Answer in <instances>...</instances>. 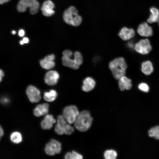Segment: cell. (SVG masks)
<instances>
[{
	"instance_id": "1",
	"label": "cell",
	"mask_w": 159,
	"mask_h": 159,
	"mask_svg": "<svg viewBox=\"0 0 159 159\" xmlns=\"http://www.w3.org/2000/svg\"><path fill=\"white\" fill-rule=\"evenodd\" d=\"M93 121L90 112L83 110L80 112L74 124V127L78 130L85 132L91 126Z\"/></svg>"
},
{
	"instance_id": "2",
	"label": "cell",
	"mask_w": 159,
	"mask_h": 159,
	"mask_svg": "<svg viewBox=\"0 0 159 159\" xmlns=\"http://www.w3.org/2000/svg\"><path fill=\"white\" fill-rule=\"evenodd\" d=\"M109 67L114 78L118 80L125 75L127 65L124 58L120 57L111 61L109 63Z\"/></svg>"
},
{
	"instance_id": "3",
	"label": "cell",
	"mask_w": 159,
	"mask_h": 159,
	"mask_svg": "<svg viewBox=\"0 0 159 159\" xmlns=\"http://www.w3.org/2000/svg\"><path fill=\"white\" fill-rule=\"evenodd\" d=\"M63 18L66 23L74 26H79L82 21V17L78 14L77 9L73 6H70L64 11Z\"/></svg>"
},
{
	"instance_id": "4",
	"label": "cell",
	"mask_w": 159,
	"mask_h": 159,
	"mask_svg": "<svg viewBox=\"0 0 159 159\" xmlns=\"http://www.w3.org/2000/svg\"><path fill=\"white\" fill-rule=\"evenodd\" d=\"M74 130V128L67 122L62 115L58 116L57 124L54 127L56 133L60 135L63 134L70 135L73 133Z\"/></svg>"
},
{
	"instance_id": "5",
	"label": "cell",
	"mask_w": 159,
	"mask_h": 159,
	"mask_svg": "<svg viewBox=\"0 0 159 159\" xmlns=\"http://www.w3.org/2000/svg\"><path fill=\"white\" fill-rule=\"evenodd\" d=\"M39 4L37 0H20L17 6L19 12H25L27 8H29L30 12L32 14L36 13L39 8Z\"/></svg>"
},
{
	"instance_id": "6",
	"label": "cell",
	"mask_w": 159,
	"mask_h": 159,
	"mask_svg": "<svg viewBox=\"0 0 159 159\" xmlns=\"http://www.w3.org/2000/svg\"><path fill=\"white\" fill-rule=\"evenodd\" d=\"M80 112L76 106L71 105L64 108L62 115L67 122L71 124L74 123Z\"/></svg>"
},
{
	"instance_id": "7",
	"label": "cell",
	"mask_w": 159,
	"mask_h": 159,
	"mask_svg": "<svg viewBox=\"0 0 159 159\" xmlns=\"http://www.w3.org/2000/svg\"><path fill=\"white\" fill-rule=\"evenodd\" d=\"M63 56L62 58V63L63 65L72 69H77L79 67L74 57L72 58V52L70 50L66 49L62 52Z\"/></svg>"
},
{
	"instance_id": "8",
	"label": "cell",
	"mask_w": 159,
	"mask_h": 159,
	"mask_svg": "<svg viewBox=\"0 0 159 159\" xmlns=\"http://www.w3.org/2000/svg\"><path fill=\"white\" fill-rule=\"evenodd\" d=\"M61 149V143L57 140L52 139L46 144L44 150L47 155L53 156L59 153Z\"/></svg>"
},
{
	"instance_id": "9",
	"label": "cell",
	"mask_w": 159,
	"mask_h": 159,
	"mask_svg": "<svg viewBox=\"0 0 159 159\" xmlns=\"http://www.w3.org/2000/svg\"><path fill=\"white\" fill-rule=\"evenodd\" d=\"M134 49L138 53L145 54L151 51L152 47L149 39H141L136 43Z\"/></svg>"
},
{
	"instance_id": "10",
	"label": "cell",
	"mask_w": 159,
	"mask_h": 159,
	"mask_svg": "<svg viewBox=\"0 0 159 159\" xmlns=\"http://www.w3.org/2000/svg\"><path fill=\"white\" fill-rule=\"evenodd\" d=\"M26 94L29 101L32 103H37L41 99L39 90L32 85L28 86L26 90Z\"/></svg>"
},
{
	"instance_id": "11",
	"label": "cell",
	"mask_w": 159,
	"mask_h": 159,
	"mask_svg": "<svg viewBox=\"0 0 159 159\" xmlns=\"http://www.w3.org/2000/svg\"><path fill=\"white\" fill-rule=\"evenodd\" d=\"M59 78V75L57 72L55 70H50L46 74L44 81L48 85H54L57 83Z\"/></svg>"
},
{
	"instance_id": "12",
	"label": "cell",
	"mask_w": 159,
	"mask_h": 159,
	"mask_svg": "<svg viewBox=\"0 0 159 159\" xmlns=\"http://www.w3.org/2000/svg\"><path fill=\"white\" fill-rule=\"evenodd\" d=\"M137 31L140 35L144 37H150L153 34L152 28L146 22L140 24L138 28Z\"/></svg>"
},
{
	"instance_id": "13",
	"label": "cell",
	"mask_w": 159,
	"mask_h": 159,
	"mask_svg": "<svg viewBox=\"0 0 159 159\" xmlns=\"http://www.w3.org/2000/svg\"><path fill=\"white\" fill-rule=\"evenodd\" d=\"M54 5L50 0L44 1L41 7V10L43 14L46 16L52 15L54 13L53 10Z\"/></svg>"
},
{
	"instance_id": "14",
	"label": "cell",
	"mask_w": 159,
	"mask_h": 159,
	"mask_svg": "<svg viewBox=\"0 0 159 159\" xmlns=\"http://www.w3.org/2000/svg\"><path fill=\"white\" fill-rule=\"evenodd\" d=\"M55 58V56L53 54L46 56L40 61V63L41 66L46 69H49L53 68L55 65L54 61Z\"/></svg>"
},
{
	"instance_id": "15",
	"label": "cell",
	"mask_w": 159,
	"mask_h": 159,
	"mask_svg": "<svg viewBox=\"0 0 159 159\" xmlns=\"http://www.w3.org/2000/svg\"><path fill=\"white\" fill-rule=\"evenodd\" d=\"M56 121L52 115H46L41 122V126L44 130H50Z\"/></svg>"
},
{
	"instance_id": "16",
	"label": "cell",
	"mask_w": 159,
	"mask_h": 159,
	"mask_svg": "<svg viewBox=\"0 0 159 159\" xmlns=\"http://www.w3.org/2000/svg\"><path fill=\"white\" fill-rule=\"evenodd\" d=\"M135 34V31L133 29L124 27L120 30L118 36L123 40L127 41L133 37Z\"/></svg>"
},
{
	"instance_id": "17",
	"label": "cell",
	"mask_w": 159,
	"mask_h": 159,
	"mask_svg": "<svg viewBox=\"0 0 159 159\" xmlns=\"http://www.w3.org/2000/svg\"><path fill=\"white\" fill-rule=\"evenodd\" d=\"M49 107V105L47 103L38 105L34 109L33 114L37 117L46 115L48 112Z\"/></svg>"
},
{
	"instance_id": "18",
	"label": "cell",
	"mask_w": 159,
	"mask_h": 159,
	"mask_svg": "<svg viewBox=\"0 0 159 159\" xmlns=\"http://www.w3.org/2000/svg\"><path fill=\"white\" fill-rule=\"evenodd\" d=\"M95 84V80L92 77H87L83 81L82 89L85 92H89L94 88Z\"/></svg>"
},
{
	"instance_id": "19",
	"label": "cell",
	"mask_w": 159,
	"mask_h": 159,
	"mask_svg": "<svg viewBox=\"0 0 159 159\" xmlns=\"http://www.w3.org/2000/svg\"><path fill=\"white\" fill-rule=\"evenodd\" d=\"M118 80L119 87L121 90H129L131 88V80L125 75L121 77Z\"/></svg>"
},
{
	"instance_id": "20",
	"label": "cell",
	"mask_w": 159,
	"mask_h": 159,
	"mask_svg": "<svg viewBox=\"0 0 159 159\" xmlns=\"http://www.w3.org/2000/svg\"><path fill=\"white\" fill-rule=\"evenodd\" d=\"M150 14L147 19L148 23L151 24L158 22L159 20V10L155 7H152L150 9Z\"/></svg>"
},
{
	"instance_id": "21",
	"label": "cell",
	"mask_w": 159,
	"mask_h": 159,
	"mask_svg": "<svg viewBox=\"0 0 159 159\" xmlns=\"http://www.w3.org/2000/svg\"><path fill=\"white\" fill-rule=\"evenodd\" d=\"M141 69L142 72L146 75L151 74L153 70L152 63L149 61L144 62L142 64Z\"/></svg>"
},
{
	"instance_id": "22",
	"label": "cell",
	"mask_w": 159,
	"mask_h": 159,
	"mask_svg": "<svg viewBox=\"0 0 159 159\" xmlns=\"http://www.w3.org/2000/svg\"><path fill=\"white\" fill-rule=\"evenodd\" d=\"M57 96V93L54 90H51L49 92H45L44 93V99L48 102L54 101Z\"/></svg>"
},
{
	"instance_id": "23",
	"label": "cell",
	"mask_w": 159,
	"mask_h": 159,
	"mask_svg": "<svg viewBox=\"0 0 159 159\" xmlns=\"http://www.w3.org/2000/svg\"><path fill=\"white\" fill-rule=\"evenodd\" d=\"M10 139L13 143L18 144L21 143L22 141V136L19 132L15 131L12 132L11 134Z\"/></svg>"
},
{
	"instance_id": "24",
	"label": "cell",
	"mask_w": 159,
	"mask_h": 159,
	"mask_svg": "<svg viewBox=\"0 0 159 159\" xmlns=\"http://www.w3.org/2000/svg\"><path fill=\"white\" fill-rule=\"evenodd\" d=\"M82 158L83 156L81 154L74 151L67 152L64 156L65 159H81Z\"/></svg>"
},
{
	"instance_id": "25",
	"label": "cell",
	"mask_w": 159,
	"mask_h": 159,
	"mask_svg": "<svg viewBox=\"0 0 159 159\" xmlns=\"http://www.w3.org/2000/svg\"><path fill=\"white\" fill-rule=\"evenodd\" d=\"M117 155V152L112 149L107 150L104 153V156L106 159H115L116 158Z\"/></svg>"
},
{
	"instance_id": "26",
	"label": "cell",
	"mask_w": 159,
	"mask_h": 159,
	"mask_svg": "<svg viewBox=\"0 0 159 159\" xmlns=\"http://www.w3.org/2000/svg\"><path fill=\"white\" fill-rule=\"evenodd\" d=\"M148 134L150 137L159 140V126L151 128L148 131Z\"/></svg>"
},
{
	"instance_id": "27",
	"label": "cell",
	"mask_w": 159,
	"mask_h": 159,
	"mask_svg": "<svg viewBox=\"0 0 159 159\" xmlns=\"http://www.w3.org/2000/svg\"><path fill=\"white\" fill-rule=\"evenodd\" d=\"M74 57L75 59L77 64L80 66L83 62V57L82 54L80 52L76 51L74 53Z\"/></svg>"
},
{
	"instance_id": "28",
	"label": "cell",
	"mask_w": 159,
	"mask_h": 159,
	"mask_svg": "<svg viewBox=\"0 0 159 159\" xmlns=\"http://www.w3.org/2000/svg\"><path fill=\"white\" fill-rule=\"evenodd\" d=\"M138 88L140 90L144 92H148L149 90L148 85L144 82L138 85Z\"/></svg>"
},
{
	"instance_id": "29",
	"label": "cell",
	"mask_w": 159,
	"mask_h": 159,
	"mask_svg": "<svg viewBox=\"0 0 159 159\" xmlns=\"http://www.w3.org/2000/svg\"><path fill=\"white\" fill-rule=\"evenodd\" d=\"M1 103L4 104H7L9 103V100L7 97H2L1 100Z\"/></svg>"
},
{
	"instance_id": "30",
	"label": "cell",
	"mask_w": 159,
	"mask_h": 159,
	"mask_svg": "<svg viewBox=\"0 0 159 159\" xmlns=\"http://www.w3.org/2000/svg\"><path fill=\"white\" fill-rule=\"evenodd\" d=\"M19 35L21 37L23 36L25 34V32L24 30L21 29L19 31Z\"/></svg>"
},
{
	"instance_id": "31",
	"label": "cell",
	"mask_w": 159,
	"mask_h": 159,
	"mask_svg": "<svg viewBox=\"0 0 159 159\" xmlns=\"http://www.w3.org/2000/svg\"><path fill=\"white\" fill-rule=\"evenodd\" d=\"M127 46L130 48H134L135 45L131 42H129L127 43Z\"/></svg>"
},
{
	"instance_id": "32",
	"label": "cell",
	"mask_w": 159,
	"mask_h": 159,
	"mask_svg": "<svg viewBox=\"0 0 159 159\" xmlns=\"http://www.w3.org/2000/svg\"><path fill=\"white\" fill-rule=\"evenodd\" d=\"M22 41H23L24 44H26L28 43L29 42V39L28 38L26 37H24L23 38Z\"/></svg>"
},
{
	"instance_id": "33",
	"label": "cell",
	"mask_w": 159,
	"mask_h": 159,
	"mask_svg": "<svg viewBox=\"0 0 159 159\" xmlns=\"http://www.w3.org/2000/svg\"><path fill=\"white\" fill-rule=\"evenodd\" d=\"M4 76V73L3 71L1 69H0V81L1 82L2 77Z\"/></svg>"
},
{
	"instance_id": "34",
	"label": "cell",
	"mask_w": 159,
	"mask_h": 159,
	"mask_svg": "<svg viewBox=\"0 0 159 159\" xmlns=\"http://www.w3.org/2000/svg\"><path fill=\"white\" fill-rule=\"evenodd\" d=\"M0 138H1L3 136L4 133L3 130L1 126H0Z\"/></svg>"
},
{
	"instance_id": "35",
	"label": "cell",
	"mask_w": 159,
	"mask_h": 159,
	"mask_svg": "<svg viewBox=\"0 0 159 159\" xmlns=\"http://www.w3.org/2000/svg\"><path fill=\"white\" fill-rule=\"evenodd\" d=\"M9 0H0V4H2L4 3H6Z\"/></svg>"
},
{
	"instance_id": "36",
	"label": "cell",
	"mask_w": 159,
	"mask_h": 159,
	"mask_svg": "<svg viewBox=\"0 0 159 159\" xmlns=\"http://www.w3.org/2000/svg\"><path fill=\"white\" fill-rule=\"evenodd\" d=\"M20 44L21 45H23L24 44V43L22 40H21L20 41Z\"/></svg>"
},
{
	"instance_id": "37",
	"label": "cell",
	"mask_w": 159,
	"mask_h": 159,
	"mask_svg": "<svg viewBox=\"0 0 159 159\" xmlns=\"http://www.w3.org/2000/svg\"><path fill=\"white\" fill-rule=\"evenodd\" d=\"M12 33L13 34H16V32L15 31H14V30H13L12 31Z\"/></svg>"
},
{
	"instance_id": "38",
	"label": "cell",
	"mask_w": 159,
	"mask_h": 159,
	"mask_svg": "<svg viewBox=\"0 0 159 159\" xmlns=\"http://www.w3.org/2000/svg\"><path fill=\"white\" fill-rule=\"evenodd\" d=\"M158 25H159V21H158Z\"/></svg>"
},
{
	"instance_id": "39",
	"label": "cell",
	"mask_w": 159,
	"mask_h": 159,
	"mask_svg": "<svg viewBox=\"0 0 159 159\" xmlns=\"http://www.w3.org/2000/svg\"></svg>"
}]
</instances>
